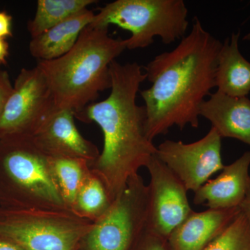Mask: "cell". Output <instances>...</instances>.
Wrapping results in <instances>:
<instances>
[{
	"label": "cell",
	"mask_w": 250,
	"mask_h": 250,
	"mask_svg": "<svg viewBox=\"0 0 250 250\" xmlns=\"http://www.w3.org/2000/svg\"><path fill=\"white\" fill-rule=\"evenodd\" d=\"M223 46L197 17L178 45L158 54L145 67L151 83L141 96L146 111V134L153 140L177 126L200 125V108L215 87L219 53Z\"/></svg>",
	"instance_id": "6da1fadb"
},
{
	"label": "cell",
	"mask_w": 250,
	"mask_h": 250,
	"mask_svg": "<svg viewBox=\"0 0 250 250\" xmlns=\"http://www.w3.org/2000/svg\"><path fill=\"white\" fill-rule=\"evenodd\" d=\"M110 75L108 98L90 104L77 116L95 122L103 131V150L96 167L114 201L157 148L146 134V108L136 103L140 86L147 80L142 66L116 60L110 65Z\"/></svg>",
	"instance_id": "7a4b0ae2"
},
{
	"label": "cell",
	"mask_w": 250,
	"mask_h": 250,
	"mask_svg": "<svg viewBox=\"0 0 250 250\" xmlns=\"http://www.w3.org/2000/svg\"><path fill=\"white\" fill-rule=\"evenodd\" d=\"M126 49L125 40L111 37L108 27L88 25L70 52L54 60L39 61L56 111L78 114L111 88L110 65Z\"/></svg>",
	"instance_id": "3957f363"
},
{
	"label": "cell",
	"mask_w": 250,
	"mask_h": 250,
	"mask_svg": "<svg viewBox=\"0 0 250 250\" xmlns=\"http://www.w3.org/2000/svg\"><path fill=\"white\" fill-rule=\"evenodd\" d=\"M183 0H116L100 8L89 25L129 31L126 49L146 48L154 38L168 45L186 36L188 21Z\"/></svg>",
	"instance_id": "277c9868"
},
{
	"label": "cell",
	"mask_w": 250,
	"mask_h": 250,
	"mask_svg": "<svg viewBox=\"0 0 250 250\" xmlns=\"http://www.w3.org/2000/svg\"><path fill=\"white\" fill-rule=\"evenodd\" d=\"M149 188L139 174L129 179L87 240L88 250H129L148 228Z\"/></svg>",
	"instance_id": "5b68a950"
},
{
	"label": "cell",
	"mask_w": 250,
	"mask_h": 250,
	"mask_svg": "<svg viewBox=\"0 0 250 250\" xmlns=\"http://www.w3.org/2000/svg\"><path fill=\"white\" fill-rule=\"evenodd\" d=\"M48 83L36 65L22 68L0 116V137L34 136L55 113Z\"/></svg>",
	"instance_id": "8992f818"
},
{
	"label": "cell",
	"mask_w": 250,
	"mask_h": 250,
	"mask_svg": "<svg viewBox=\"0 0 250 250\" xmlns=\"http://www.w3.org/2000/svg\"><path fill=\"white\" fill-rule=\"evenodd\" d=\"M156 150L157 157L182 182L188 191L196 192L212 175L223 170L222 138L213 127L191 143L166 140Z\"/></svg>",
	"instance_id": "52a82bcc"
},
{
	"label": "cell",
	"mask_w": 250,
	"mask_h": 250,
	"mask_svg": "<svg viewBox=\"0 0 250 250\" xmlns=\"http://www.w3.org/2000/svg\"><path fill=\"white\" fill-rule=\"evenodd\" d=\"M146 167L150 175L148 227L167 239L194 210L184 184L156 154Z\"/></svg>",
	"instance_id": "ba28073f"
},
{
	"label": "cell",
	"mask_w": 250,
	"mask_h": 250,
	"mask_svg": "<svg viewBox=\"0 0 250 250\" xmlns=\"http://www.w3.org/2000/svg\"><path fill=\"white\" fill-rule=\"evenodd\" d=\"M82 233L79 225L50 219L0 224V235L25 250H75Z\"/></svg>",
	"instance_id": "9c48e42d"
},
{
	"label": "cell",
	"mask_w": 250,
	"mask_h": 250,
	"mask_svg": "<svg viewBox=\"0 0 250 250\" xmlns=\"http://www.w3.org/2000/svg\"><path fill=\"white\" fill-rule=\"evenodd\" d=\"M20 140L18 144L7 145L4 152V166L10 177L18 184L49 202L62 204V198L49 174L42 149L31 136Z\"/></svg>",
	"instance_id": "30bf717a"
},
{
	"label": "cell",
	"mask_w": 250,
	"mask_h": 250,
	"mask_svg": "<svg viewBox=\"0 0 250 250\" xmlns=\"http://www.w3.org/2000/svg\"><path fill=\"white\" fill-rule=\"evenodd\" d=\"M250 152H245L221 173L200 187L193 197L195 205L210 209L238 208L246 196L250 175Z\"/></svg>",
	"instance_id": "8fae6325"
},
{
	"label": "cell",
	"mask_w": 250,
	"mask_h": 250,
	"mask_svg": "<svg viewBox=\"0 0 250 250\" xmlns=\"http://www.w3.org/2000/svg\"><path fill=\"white\" fill-rule=\"evenodd\" d=\"M239 208L193 211L167 238L172 250H205L228 228Z\"/></svg>",
	"instance_id": "7c38bea8"
},
{
	"label": "cell",
	"mask_w": 250,
	"mask_h": 250,
	"mask_svg": "<svg viewBox=\"0 0 250 250\" xmlns=\"http://www.w3.org/2000/svg\"><path fill=\"white\" fill-rule=\"evenodd\" d=\"M75 116L71 110L56 111L32 136L36 145L42 151H52L59 156L90 158L96 155L95 148L77 129Z\"/></svg>",
	"instance_id": "4fadbf2b"
},
{
	"label": "cell",
	"mask_w": 250,
	"mask_h": 250,
	"mask_svg": "<svg viewBox=\"0 0 250 250\" xmlns=\"http://www.w3.org/2000/svg\"><path fill=\"white\" fill-rule=\"evenodd\" d=\"M200 108V116L208 120L220 136L231 138L250 146V100L232 98L217 91Z\"/></svg>",
	"instance_id": "5bb4252c"
},
{
	"label": "cell",
	"mask_w": 250,
	"mask_h": 250,
	"mask_svg": "<svg viewBox=\"0 0 250 250\" xmlns=\"http://www.w3.org/2000/svg\"><path fill=\"white\" fill-rule=\"evenodd\" d=\"M95 14L83 10L63 22L31 39L29 52L39 61H51L65 55L76 44L81 33L93 21Z\"/></svg>",
	"instance_id": "9a60e30c"
},
{
	"label": "cell",
	"mask_w": 250,
	"mask_h": 250,
	"mask_svg": "<svg viewBox=\"0 0 250 250\" xmlns=\"http://www.w3.org/2000/svg\"><path fill=\"white\" fill-rule=\"evenodd\" d=\"M239 38L238 31L223 43L215 71L217 91L232 98H246L250 93V62L240 52Z\"/></svg>",
	"instance_id": "2e32d148"
},
{
	"label": "cell",
	"mask_w": 250,
	"mask_h": 250,
	"mask_svg": "<svg viewBox=\"0 0 250 250\" xmlns=\"http://www.w3.org/2000/svg\"><path fill=\"white\" fill-rule=\"evenodd\" d=\"M96 2L95 0H39L35 16L27 24L31 39Z\"/></svg>",
	"instance_id": "e0dca14e"
},
{
	"label": "cell",
	"mask_w": 250,
	"mask_h": 250,
	"mask_svg": "<svg viewBox=\"0 0 250 250\" xmlns=\"http://www.w3.org/2000/svg\"><path fill=\"white\" fill-rule=\"evenodd\" d=\"M205 250H250V227L241 212Z\"/></svg>",
	"instance_id": "ac0fdd59"
},
{
	"label": "cell",
	"mask_w": 250,
	"mask_h": 250,
	"mask_svg": "<svg viewBox=\"0 0 250 250\" xmlns=\"http://www.w3.org/2000/svg\"><path fill=\"white\" fill-rule=\"evenodd\" d=\"M62 195L70 202L76 200L82 180V172L80 163L72 157L58 156L53 161Z\"/></svg>",
	"instance_id": "d6986e66"
},
{
	"label": "cell",
	"mask_w": 250,
	"mask_h": 250,
	"mask_svg": "<svg viewBox=\"0 0 250 250\" xmlns=\"http://www.w3.org/2000/svg\"><path fill=\"white\" fill-rule=\"evenodd\" d=\"M79 205L87 213H95L108 207L107 194L97 179L88 182L79 192Z\"/></svg>",
	"instance_id": "ffe728a7"
},
{
	"label": "cell",
	"mask_w": 250,
	"mask_h": 250,
	"mask_svg": "<svg viewBox=\"0 0 250 250\" xmlns=\"http://www.w3.org/2000/svg\"><path fill=\"white\" fill-rule=\"evenodd\" d=\"M143 250H172L167 238L148 228L143 235Z\"/></svg>",
	"instance_id": "44dd1931"
},
{
	"label": "cell",
	"mask_w": 250,
	"mask_h": 250,
	"mask_svg": "<svg viewBox=\"0 0 250 250\" xmlns=\"http://www.w3.org/2000/svg\"><path fill=\"white\" fill-rule=\"evenodd\" d=\"M13 85L7 72L0 71V116L12 92Z\"/></svg>",
	"instance_id": "7402d4cb"
},
{
	"label": "cell",
	"mask_w": 250,
	"mask_h": 250,
	"mask_svg": "<svg viewBox=\"0 0 250 250\" xmlns=\"http://www.w3.org/2000/svg\"><path fill=\"white\" fill-rule=\"evenodd\" d=\"M13 18L6 11H0V38L6 39L11 37L12 34Z\"/></svg>",
	"instance_id": "603a6c76"
},
{
	"label": "cell",
	"mask_w": 250,
	"mask_h": 250,
	"mask_svg": "<svg viewBox=\"0 0 250 250\" xmlns=\"http://www.w3.org/2000/svg\"><path fill=\"white\" fill-rule=\"evenodd\" d=\"M238 208L241 210L242 214L244 215L245 218H246L247 221H248L250 227V178L246 196H245L243 202L238 207Z\"/></svg>",
	"instance_id": "cb8c5ba5"
},
{
	"label": "cell",
	"mask_w": 250,
	"mask_h": 250,
	"mask_svg": "<svg viewBox=\"0 0 250 250\" xmlns=\"http://www.w3.org/2000/svg\"><path fill=\"white\" fill-rule=\"evenodd\" d=\"M9 46L4 39L0 38V65L6 63V59L9 55Z\"/></svg>",
	"instance_id": "d4e9b609"
},
{
	"label": "cell",
	"mask_w": 250,
	"mask_h": 250,
	"mask_svg": "<svg viewBox=\"0 0 250 250\" xmlns=\"http://www.w3.org/2000/svg\"><path fill=\"white\" fill-rule=\"evenodd\" d=\"M0 250H22V248L15 243L0 240Z\"/></svg>",
	"instance_id": "484cf974"
},
{
	"label": "cell",
	"mask_w": 250,
	"mask_h": 250,
	"mask_svg": "<svg viewBox=\"0 0 250 250\" xmlns=\"http://www.w3.org/2000/svg\"><path fill=\"white\" fill-rule=\"evenodd\" d=\"M243 40L250 41V32L248 34V35H246L244 38H243Z\"/></svg>",
	"instance_id": "4316f807"
}]
</instances>
